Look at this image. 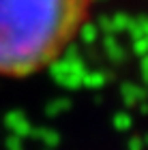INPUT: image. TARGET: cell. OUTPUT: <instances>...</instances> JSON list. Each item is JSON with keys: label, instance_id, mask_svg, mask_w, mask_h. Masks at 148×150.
Here are the masks:
<instances>
[{"label": "cell", "instance_id": "1", "mask_svg": "<svg viewBox=\"0 0 148 150\" xmlns=\"http://www.w3.org/2000/svg\"><path fill=\"white\" fill-rule=\"evenodd\" d=\"M92 0H0V77L54 64L84 28Z\"/></svg>", "mask_w": 148, "mask_h": 150}]
</instances>
